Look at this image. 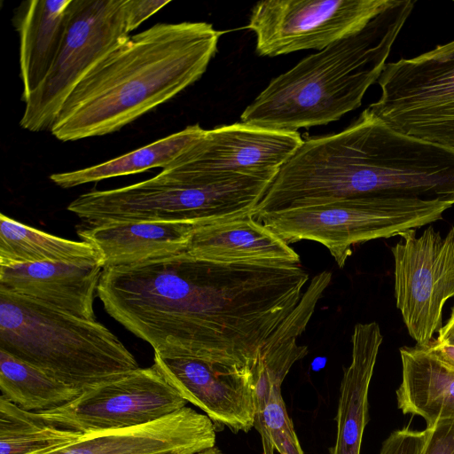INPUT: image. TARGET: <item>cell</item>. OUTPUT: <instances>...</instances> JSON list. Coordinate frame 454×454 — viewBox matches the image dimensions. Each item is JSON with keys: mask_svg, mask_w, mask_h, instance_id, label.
I'll return each instance as SVG.
<instances>
[{"mask_svg": "<svg viewBox=\"0 0 454 454\" xmlns=\"http://www.w3.org/2000/svg\"><path fill=\"white\" fill-rule=\"evenodd\" d=\"M308 281L301 264L223 263L183 252L103 268L97 295L154 354L255 367Z\"/></svg>", "mask_w": 454, "mask_h": 454, "instance_id": "6da1fadb", "label": "cell"}, {"mask_svg": "<svg viewBox=\"0 0 454 454\" xmlns=\"http://www.w3.org/2000/svg\"><path fill=\"white\" fill-rule=\"evenodd\" d=\"M222 34L207 22L184 21L130 35L75 86L51 133L68 142L121 129L198 81Z\"/></svg>", "mask_w": 454, "mask_h": 454, "instance_id": "7a4b0ae2", "label": "cell"}, {"mask_svg": "<svg viewBox=\"0 0 454 454\" xmlns=\"http://www.w3.org/2000/svg\"><path fill=\"white\" fill-rule=\"evenodd\" d=\"M297 169L312 203L394 197L454 206V150L401 133L368 107L340 132L307 138Z\"/></svg>", "mask_w": 454, "mask_h": 454, "instance_id": "3957f363", "label": "cell"}, {"mask_svg": "<svg viewBox=\"0 0 454 454\" xmlns=\"http://www.w3.org/2000/svg\"><path fill=\"white\" fill-rule=\"evenodd\" d=\"M414 4L413 0H389L361 30L272 79L243 111L240 122L297 132L358 108L380 78Z\"/></svg>", "mask_w": 454, "mask_h": 454, "instance_id": "277c9868", "label": "cell"}, {"mask_svg": "<svg viewBox=\"0 0 454 454\" xmlns=\"http://www.w3.org/2000/svg\"><path fill=\"white\" fill-rule=\"evenodd\" d=\"M271 183L252 175L200 171L177 156L150 179L82 193L67 210L90 226L131 221L203 226L252 214Z\"/></svg>", "mask_w": 454, "mask_h": 454, "instance_id": "5b68a950", "label": "cell"}, {"mask_svg": "<svg viewBox=\"0 0 454 454\" xmlns=\"http://www.w3.org/2000/svg\"><path fill=\"white\" fill-rule=\"evenodd\" d=\"M0 350L82 392L139 368L96 319L1 291Z\"/></svg>", "mask_w": 454, "mask_h": 454, "instance_id": "8992f818", "label": "cell"}, {"mask_svg": "<svg viewBox=\"0 0 454 454\" xmlns=\"http://www.w3.org/2000/svg\"><path fill=\"white\" fill-rule=\"evenodd\" d=\"M453 205L415 198L362 197L265 213L254 218L287 244L311 240L325 246L340 268L351 247L399 236L442 219Z\"/></svg>", "mask_w": 454, "mask_h": 454, "instance_id": "52a82bcc", "label": "cell"}, {"mask_svg": "<svg viewBox=\"0 0 454 454\" xmlns=\"http://www.w3.org/2000/svg\"><path fill=\"white\" fill-rule=\"evenodd\" d=\"M368 108L408 136L454 150V40L387 63Z\"/></svg>", "mask_w": 454, "mask_h": 454, "instance_id": "ba28073f", "label": "cell"}, {"mask_svg": "<svg viewBox=\"0 0 454 454\" xmlns=\"http://www.w3.org/2000/svg\"><path fill=\"white\" fill-rule=\"evenodd\" d=\"M129 36L125 0H71L59 52L45 78L24 100L20 127L33 132L51 130L80 81Z\"/></svg>", "mask_w": 454, "mask_h": 454, "instance_id": "9c48e42d", "label": "cell"}, {"mask_svg": "<svg viewBox=\"0 0 454 454\" xmlns=\"http://www.w3.org/2000/svg\"><path fill=\"white\" fill-rule=\"evenodd\" d=\"M187 403L153 364L94 386L73 401L38 414L51 426L87 434L148 424Z\"/></svg>", "mask_w": 454, "mask_h": 454, "instance_id": "30bf717a", "label": "cell"}, {"mask_svg": "<svg viewBox=\"0 0 454 454\" xmlns=\"http://www.w3.org/2000/svg\"><path fill=\"white\" fill-rule=\"evenodd\" d=\"M389 0H266L252 8L247 27L260 56L322 51L364 27Z\"/></svg>", "mask_w": 454, "mask_h": 454, "instance_id": "8fae6325", "label": "cell"}, {"mask_svg": "<svg viewBox=\"0 0 454 454\" xmlns=\"http://www.w3.org/2000/svg\"><path fill=\"white\" fill-rule=\"evenodd\" d=\"M399 236L391 247L396 307L410 336L424 346L442 327L443 306L454 297V227L445 237L431 225L419 237L414 229Z\"/></svg>", "mask_w": 454, "mask_h": 454, "instance_id": "7c38bea8", "label": "cell"}, {"mask_svg": "<svg viewBox=\"0 0 454 454\" xmlns=\"http://www.w3.org/2000/svg\"><path fill=\"white\" fill-rule=\"evenodd\" d=\"M165 380L216 427L233 433L254 427L255 367L229 365L192 357L154 354L153 364Z\"/></svg>", "mask_w": 454, "mask_h": 454, "instance_id": "4fadbf2b", "label": "cell"}, {"mask_svg": "<svg viewBox=\"0 0 454 454\" xmlns=\"http://www.w3.org/2000/svg\"><path fill=\"white\" fill-rule=\"evenodd\" d=\"M302 141L298 132L239 122L205 130L179 156L200 171L246 174L273 181Z\"/></svg>", "mask_w": 454, "mask_h": 454, "instance_id": "5bb4252c", "label": "cell"}, {"mask_svg": "<svg viewBox=\"0 0 454 454\" xmlns=\"http://www.w3.org/2000/svg\"><path fill=\"white\" fill-rule=\"evenodd\" d=\"M215 441L211 419L184 406L148 424L83 434L45 454H199Z\"/></svg>", "mask_w": 454, "mask_h": 454, "instance_id": "9a60e30c", "label": "cell"}, {"mask_svg": "<svg viewBox=\"0 0 454 454\" xmlns=\"http://www.w3.org/2000/svg\"><path fill=\"white\" fill-rule=\"evenodd\" d=\"M99 262H43L0 266V291L95 320Z\"/></svg>", "mask_w": 454, "mask_h": 454, "instance_id": "2e32d148", "label": "cell"}, {"mask_svg": "<svg viewBox=\"0 0 454 454\" xmlns=\"http://www.w3.org/2000/svg\"><path fill=\"white\" fill-rule=\"evenodd\" d=\"M298 336L269 338L263 344L255 373L254 427L263 454H304L282 396L281 386L292 366L309 352Z\"/></svg>", "mask_w": 454, "mask_h": 454, "instance_id": "e0dca14e", "label": "cell"}, {"mask_svg": "<svg viewBox=\"0 0 454 454\" xmlns=\"http://www.w3.org/2000/svg\"><path fill=\"white\" fill-rule=\"evenodd\" d=\"M200 227L184 222L131 221L87 225L80 238L99 252L103 268L131 265L186 252Z\"/></svg>", "mask_w": 454, "mask_h": 454, "instance_id": "ac0fdd59", "label": "cell"}, {"mask_svg": "<svg viewBox=\"0 0 454 454\" xmlns=\"http://www.w3.org/2000/svg\"><path fill=\"white\" fill-rule=\"evenodd\" d=\"M191 255L223 263L300 264V255L252 214L203 225L192 232Z\"/></svg>", "mask_w": 454, "mask_h": 454, "instance_id": "d6986e66", "label": "cell"}, {"mask_svg": "<svg viewBox=\"0 0 454 454\" xmlns=\"http://www.w3.org/2000/svg\"><path fill=\"white\" fill-rule=\"evenodd\" d=\"M383 336L376 322L358 323L351 336V363L343 369L330 454H360L368 423V392Z\"/></svg>", "mask_w": 454, "mask_h": 454, "instance_id": "ffe728a7", "label": "cell"}, {"mask_svg": "<svg viewBox=\"0 0 454 454\" xmlns=\"http://www.w3.org/2000/svg\"><path fill=\"white\" fill-rule=\"evenodd\" d=\"M71 0L23 2L12 22L20 38V72L24 101L49 73L61 45Z\"/></svg>", "mask_w": 454, "mask_h": 454, "instance_id": "44dd1931", "label": "cell"}, {"mask_svg": "<svg viewBox=\"0 0 454 454\" xmlns=\"http://www.w3.org/2000/svg\"><path fill=\"white\" fill-rule=\"evenodd\" d=\"M402 381L396 390L403 414L423 418L427 426L454 419V367L426 346L400 348Z\"/></svg>", "mask_w": 454, "mask_h": 454, "instance_id": "7402d4cb", "label": "cell"}, {"mask_svg": "<svg viewBox=\"0 0 454 454\" xmlns=\"http://www.w3.org/2000/svg\"><path fill=\"white\" fill-rule=\"evenodd\" d=\"M43 262L102 264L99 252L90 243L47 233L2 213L0 266Z\"/></svg>", "mask_w": 454, "mask_h": 454, "instance_id": "603a6c76", "label": "cell"}, {"mask_svg": "<svg viewBox=\"0 0 454 454\" xmlns=\"http://www.w3.org/2000/svg\"><path fill=\"white\" fill-rule=\"evenodd\" d=\"M205 130L199 124L190 125L118 158L78 170L55 173L50 176V179L56 185L67 189L153 168H164L201 137Z\"/></svg>", "mask_w": 454, "mask_h": 454, "instance_id": "cb8c5ba5", "label": "cell"}, {"mask_svg": "<svg viewBox=\"0 0 454 454\" xmlns=\"http://www.w3.org/2000/svg\"><path fill=\"white\" fill-rule=\"evenodd\" d=\"M1 396L22 410L41 412L60 407L82 391L0 350Z\"/></svg>", "mask_w": 454, "mask_h": 454, "instance_id": "d4e9b609", "label": "cell"}, {"mask_svg": "<svg viewBox=\"0 0 454 454\" xmlns=\"http://www.w3.org/2000/svg\"><path fill=\"white\" fill-rule=\"evenodd\" d=\"M82 435L51 426L38 412L22 410L0 396V454H45Z\"/></svg>", "mask_w": 454, "mask_h": 454, "instance_id": "484cf974", "label": "cell"}, {"mask_svg": "<svg viewBox=\"0 0 454 454\" xmlns=\"http://www.w3.org/2000/svg\"><path fill=\"white\" fill-rule=\"evenodd\" d=\"M429 429L403 428L394 431L382 443L380 454H421Z\"/></svg>", "mask_w": 454, "mask_h": 454, "instance_id": "4316f807", "label": "cell"}, {"mask_svg": "<svg viewBox=\"0 0 454 454\" xmlns=\"http://www.w3.org/2000/svg\"><path fill=\"white\" fill-rule=\"evenodd\" d=\"M429 434L421 454H454V419L427 426Z\"/></svg>", "mask_w": 454, "mask_h": 454, "instance_id": "83f0119b", "label": "cell"}, {"mask_svg": "<svg viewBox=\"0 0 454 454\" xmlns=\"http://www.w3.org/2000/svg\"><path fill=\"white\" fill-rule=\"evenodd\" d=\"M170 1L163 0H125V18L129 33L137 29L149 17L157 12Z\"/></svg>", "mask_w": 454, "mask_h": 454, "instance_id": "f1b7e54d", "label": "cell"}, {"mask_svg": "<svg viewBox=\"0 0 454 454\" xmlns=\"http://www.w3.org/2000/svg\"><path fill=\"white\" fill-rule=\"evenodd\" d=\"M424 346L442 361L454 367V346L439 343L435 339Z\"/></svg>", "mask_w": 454, "mask_h": 454, "instance_id": "f546056e", "label": "cell"}, {"mask_svg": "<svg viewBox=\"0 0 454 454\" xmlns=\"http://www.w3.org/2000/svg\"><path fill=\"white\" fill-rule=\"evenodd\" d=\"M435 340L439 343L454 346V303L446 323L438 331Z\"/></svg>", "mask_w": 454, "mask_h": 454, "instance_id": "4dcf8cb0", "label": "cell"}, {"mask_svg": "<svg viewBox=\"0 0 454 454\" xmlns=\"http://www.w3.org/2000/svg\"><path fill=\"white\" fill-rule=\"evenodd\" d=\"M199 454H223V452L219 448L215 446L204 451H201Z\"/></svg>", "mask_w": 454, "mask_h": 454, "instance_id": "1f68e13d", "label": "cell"}]
</instances>
